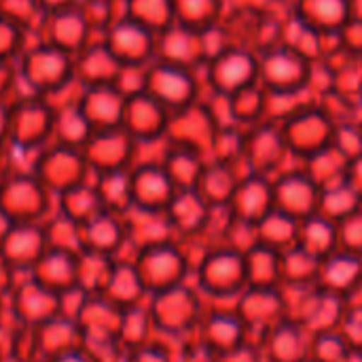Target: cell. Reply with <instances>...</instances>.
Returning a JSON list of instances; mask_svg holds the SVG:
<instances>
[{
	"mask_svg": "<svg viewBox=\"0 0 362 362\" xmlns=\"http://www.w3.org/2000/svg\"><path fill=\"white\" fill-rule=\"evenodd\" d=\"M174 23L193 32H206L223 21L229 8V0H172Z\"/></svg>",
	"mask_w": 362,
	"mask_h": 362,
	"instance_id": "cell-14",
	"label": "cell"
},
{
	"mask_svg": "<svg viewBox=\"0 0 362 362\" xmlns=\"http://www.w3.org/2000/svg\"><path fill=\"white\" fill-rule=\"evenodd\" d=\"M123 13L155 34L174 25V2L172 0H125Z\"/></svg>",
	"mask_w": 362,
	"mask_h": 362,
	"instance_id": "cell-17",
	"label": "cell"
},
{
	"mask_svg": "<svg viewBox=\"0 0 362 362\" xmlns=\"http://www.w3.org/2000/svg\"><path fill=\"white\" fill-rule=\"evenodd\" d=\"M100 38L125 68H146L157 57V34L125 13Z\"/></svg>",
	"mask_w": 362,
	"mask_h": 362,
	"instance_id": "cell-5",
	"label": "cell"
},
{
	"mask_svg": "<svg viewBox=\"0 0 362 362\" xmlns=\"http://www.w3.org/2000/svg\"><path fill=\"white\" fill-rule=\"evenodd\" d=\"M352 17L362 19V0H352Z\"/></svg>",
	"mask_w": 362,
	"mask_h": 362,
	"instance_id": "cell-25",
	"label": "cell"
},
{
	"mask_svg": "<svg viewBox=\"0 0 362 362\" xmlns=\"http://www.w3.org/2000/svg\"><path fill=\"white\" fill-rule=\"evenodd\" d=\"M17 89V62L0 59V100Z\"/></svg>",
	"mask_w": 362,
	"mask_h": 362,
	"instance_id": "cell-22",
	"label": "cell"
},
{
	"mask_svg": "<svg viewBox=\"0 0 362 362\" xmlns=\"http://www.w3.org/2000/svg\"><path fill=\"white\" fill-rule=\"evenodd\" d=\"M335 40L348 55L362 59V19L350 17L348 23L337 32Z\"/></svg>",
	"mask_w": 362,
	"mask_h": 362,
	"instance_id": "cell-21",
	"label": "cell"
},
{
	"mask_svg": "<svg viewBox=\"0 0 362 362\" xmlns=\"http://www.w3.org/2000/svg\"><path fill=\"white\" fill-rule=\"evenodd\" d=\"M127 95L117 85H93L83 87L78 93V108L87 117L93 129H112L121 127L125 112Z\"/></svg>",
	"mask_w": 362,
	"mask_h": 362,
	"instance_id": "cell-10",
	"label": "cell"
},
{
	"mask_svg": "<svg viewBox=\"0 0 362 362\" xmlns=\"http://www.w3.org/2000/svg\"><path fill=\"white\" fill-rule=\"evenodd\" d=\"M144 91L176 115L195 106L206 89L202 72L155 59L144 70Z\"/></svg>",
	"mask_w": 362,
	"mask_h": 362,
	"instance_id": "cell-2",
	"label": "cell"
},
{
	"mask_svg": "<svg viewBox=\"0 0 362 362\" xmlns=\"http://www.w3.org/2000/svg\"><path fill=\"white\" fill-rule=\"evenodd\" d=\"M155 59L202 72V68L206 66V53H204L199 32H193V30L182 28L178 23L159 32L157 34V57Z\"/></svg>",
	"mask_w": 362,
	"mask_h": 362,
	"instance_id": "cell-11",
	"label": "cell"
},
{
	"mask_svg": "<svg viewBox=\"0 0 362 362\" xmlns=\"http://www.w3.org/2000/svg\"><path fill=\"white\" fill-rule=\"evenodd\" d=\"M76 4L98 38L123 15V0H76Z\"/></svg>",
	"mask_w": 362,
	"mask_h": 362,
	"instance_id": "cell-18",
	"label": "cell"
},
{
	"mask_svg": "<svg viewBox=\"0 0 362 362\" xmlns=\"http://www.w3.org/2000/svg\"><path fill=\"white\" fill-rule=\"evenodd\" d=\"M286 146L303 155H316L331 146L335 121L318 106L310 104L280 123Z\"/></svg>",
	"mask_w": 362,
	"mask_h": 362,
	"instance_id": "cell-6",
	"label": "cell"
},
{
	"mask_svg": "<svg viewBox=\"0 0 362 362\" xmlns=\"http://www.w3.org/2000/svg\"><path fill=\"white\" fill-rule=\"evenodd\" d=\"M36 2H38V6H40L42 15H47V13H53V11H59V8H66V6H72V4H76V0H36Z\"/></svg>",
	"mask_w": 362,
	"mask_h": 362,
	"instance_id": "cell-23",
	"label": "cell"
},
{
	"mask_svg": "<svg viewBox=\"0 0 362 362\" xmlns=\"http://www.w3.org/2000/svg\"><path fill=\"white\" fill-rule=\"evenodd\" d=\"M361 104H362V87H361Z\"/></svg>",
	"mask_w": 362,
	"mask_h": 362,
	"instance_id": "cell-27",
	"label": "cell"
},
{
	"mask_svg": "<svg viewBox=\"0 0 362 362\" xmlns=\"http://www.w3.org/2000/svg\"><path fill=\"white\" fill-rule=\"evenodd\" d=\"M121 72V62L112 55L102 38H93L81 53L74 55V81L81 87L117 85Z\"/></svg>",
	"mask_w": 362,
	"mask_h": 362,
	"instance_id": "cell-12",
	"label": "cell"
},
{
	"mask_svg": "<svg viewBox=\"0 0 362 362\" xmlns=\"http://www.w3.org/2000/svg\"><path fill=\"white\" fill-rule=\"evenodd\" d=\"M28 32L0 13V59L17 62L28 47Z\"/></svg>",
	"mask_w": 362,
	"mask_h": 362,
	"instance_id": "cell-20",
	"label": "cell"
},
{
	"mask_svg": "<svg viewBox=\"0 0 362 362\" xmlns=\"http://www.w3.org/2000/svg\"><path fill=\"white\" fill-rule=\"evenodd\" d=\"M123 2H125V0H123Z\"/></svg>",
	"mask_w": 362,
	"mask_h": 362,
	"instance_id": "cell-28",
	"label": "cell"
},
{
	"mask_svg": "<svg viewBox=\"0 0 362 362\" xmlns=\"http://www.w3.org/2000/svg\"><path fill=\"white\" fill-rule=\"evenodd\" d=\"M288 11L322 36H337L352 17V0H293Z\"/></svg>",
	"mask_w": 362,
	"mask_h": 362,
	"instance_id": "cell-13",
	"label": "cell"
},
{
	"mask_svg": "<svg viewBox=\"0 0 362 362\" xmlns=\"http://www.w3.org/2000/svg\"><path fill=\"white\" fill-rule=\"evenodd\" d=\"M267 2L274 4V6H282V8H288L293 4V0H267Z\"/></svg>",
	"mask_w": 362,
	"mask_h": 362,
	"instance_id": "cell-26",
	"label": "cell"
},
{
	"mask_svg": "<svg viewBox=\"0 0 362 362\" xmlns=\"http://www.w3.org/2000/svg\"><path fill=\"white\" fill-rule=\"evenodd\" d=\"M74 83V55L36 38L17 59V87L51 98Z\"/></svg>",
	"mask_w": 362,
	"mask_h": 362,
	"instance_id": "cell-1",
	"label": "cell"
},
{
	"mask_svg": "<svg viewBox=\"0 0 362 362\" xmlns=\"http://www.w3.org/2000/svg\"><path fill=\"white\" fill-rule=\"evenodd\" d=\"M314 64L278 42L265 51H259V83L269 93H293L303 91L310 85Z\"/></svg>",
	"mask_w": 362,
	"mask_h": 362,
	"instance_id": "cell-4",
	"label": "cell"
},
{
	"mask_svg": "<svg viewBox=\"0 0 362 362\" xmlns=\"http://www.w3.org/2000/svg\"><path fill=\"white\" fill-rule=\"evenodd\" d=\"M36 38L53 45L70 55H76L98 36L93 34V30H91L85 13L78 8V4H72V6L42 15Z\"/></svg>",
	"mask_w": 362,
	"mask_h": 362,
	"instance_id": "cell-7",
	"label": "cell"
},
{
	"mask_svg": "<svg viewBox=\"0 0 362 362\" xmlns=\"http://www.w3.org/2000/svg\"><path fill=\"white\" fill-rule=\"evenodd\" d=\"M227 110L231 117L233 125H257L265 121V110H267V89L257 81L233 95L227 98Z\"/></svg>",
	"mask_w": 362,
	"mask_h": 362,
	"instance_id": "cell-16",
	"label": "cell"
},
{
	"mask_svg": "<svg viewBox=\"0 0 362 362\" xmlns=\"http://www.w3.org/2000/svg\"><path fill=\"white\" fill-rule=\"evenodd\" d=\"M11 127V102L6 98L0 100V136H4Z\"/></svg>",
	"mask_w": 362,
	"mask_h": 362,
	"instance_id": "cell-24",
	"label": "cell"
},
{
	"mask_svg": "<svg viewBox=\"0 0 362 362\" xmlns=\"http://www.w3.org/2000/svg\"><path fill=\"white\" fill-rule=\"evenodd\" d=\"M170 121H172V112L144 89L127 95L121 127L129 136L144 138V140L157 138L165 129H170Z\"/></svg>",
	"mask_w": 362,
	"mask_h": 362,
	"instance_id": "cell-9",
	"label": "cell"
},
{
	"mask_svg": "<svg viewBox=\"0 0 362 362\" xmlns=\"http://www.w3.org/2000/svg\"><path fill=\"white\" fill-rule=\"evenodd\" d=\"M0 13L21 25L28 34H36L42 21V11L36 0H0Z\"/></svg>",
	"mask_w": 362,
	"mask_h": 362,
	"instance_id": "cell-19",
	"label": "cell"
},
{
	"mask_svg": "<svg viewBox=\"0 0 362 362\" xmlns=\"http://www.w3.org/2000/svg\"><path fill=\"white\" fill-rule=\"evenodd\" d=\"M333 36H322L320 32L308 28L305 23H301L297 17L291 15V11L286 13L284 19V30H282V42L286 47H291L293 51H297L299 55H303L305 59H310L312 64L320 62L327 51L331 49L327 42Z\"/></svg>",
	"mask_w": 362,
	"mask_h": 362,
	"instance_id": "cell-15",
	"label": "cell"
},
{
	"mask_svg": "<svg viewBox=\"0 0 362 362\" xmlns=\"http://www.w3.org/2000/svg\"><path fill=\"white\" fill-rule=\"evenodd\" d=\"M55 125V104L36 93H19L11 102V127L13 136L21 142H36L47 136Z\"/></svg>",
	"mask_w": 362,
	"mask_h": 362,
	"instance_id": "cell-8",
	"label": "cell"
},
{
	"mask_svg": "<svg viewBox=\"0 0 362 362\" xmlns=\"http://www.w3.org/2000/svg\"><path fill=\"white\" fill-rule=\"evenodd\" d=\"M204 89L229 98L259 81V53L246 45H229L202 68Z\"/></svg>",
	"mask_w": 362,
	"mask_h": 362,
	"instance_id": "cell-3",
	"label": "cell"
}]
</instances>
